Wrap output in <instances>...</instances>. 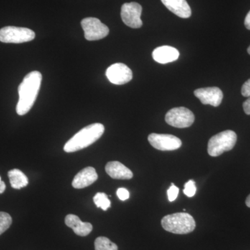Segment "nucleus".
I'll use <instances>...</instances> for the list:
<instances>
[{
    "instance_id": "12",
    "label": "nucleus",
    "mask_w": 250,
    "mask_h": 250,
    "mask_svg": "<svg viewBox=\"0 0 250 250\" xmlns=\"http://www.w3.org/2000/svg\"><path fill=\"white\" fill-rule=\"evenodd\" d=\"M98 178L96 170L93 167H86L75 175L72 181V187L77 189L89 187Z\"/></svg>"
},
{
    "instance_id": "21",
    "label": "nucleus",
    "mask_w": 250,
    "mask_h": 250,
    "mask_svg": "<svg viewBox=\"0 0 250 250\" xmlns=\"http://www.w3.org/2000/svg\"><path fill=\"white\" fill-rule=\"evenodd\" d=\"M197 188L193 180H189L184 185V193L187 197H192L196 193Z\"/></svg>"
},
{
    "instance_id": "10",
    "label": "nucleus",
    "mask_w": 250,
    "mask_h": 250,
    "mask_svg": "<svg viewBox=\"0 0 250 250\" xmlns=\"http://www.w3.org/2000/svg\"><path fill=\"white\" fill-rule=\"evenodd\" d=\"M106 77L111 83L116 85H123L132 80L133 73L127 65L122 62L113 64L108 67Z\"/></svg>"
},
{
    "instance_id": "20",
    "label": "nucleus",
    "mask_w": 250,
    "mask_h": 250,
    "mask_svg": "<svg viewBox=\"0 0 250 250\" xmlns=\"http://www.w3.org/2000/svg\"><path fill=\"white\" fill-rule=\"evenodd\" d=\"M12 224V218L9 213L0 212V235L8 229Z\"/></svg>"
},
{
    "instance_id": "7",
    "label": "nucleus",
    "mask_w": 250,
    "mask_h": 250,
    "mask_svg": "<svg viewBox=\"0 0 250 250\" xmlns=\"http://www.w3.org/2000/svg\"><path fill=\"white\" fill-rule=\"evenodd\" d=\"M166 122L170 126L177 128H187L195 121L193 113L188 108L176 107L172 108L166 115Z\"/></svg>"
},
{
    "instance_id": "29",
    "label": "nucleus",
    "mask_w": 250,
    "mask_h": 250,
    "mask_svg": "<svg viewBox=\"0 0 250 250\" xmlns=\"http://www.w3.org/2000/svg\"><path fill=\"white\" fill-rule=\"evenodd\" d=\"M248 54H250V46L249 47H248Z\"/></svg>"
},
{
    "instance_id": "14",
    "label": "nucleus",
    "mask_w": 250,
    "mask_h": 250,
    "mask_svg": "<svg viewBox=\"0 0 250 250\" xmlns=\"http://www.w3.org/2000/svg\"><path fill=\"white\" fill-rule=\"evenodd\" d=\"M65 223L73 230L75 234L80 236H86L93 230V225L89 223H83L77 215H67L65 218Z\"/></svg>"
},
{
    "instance_id": "2",
    "label": "nucleus",
    "mask_w": 250,
    "mask_h": 250,
    "mask_svg": "<svg viewBox=\"0 0 250 250\" xmlns=\"http://www.w3.org/2000/svg\"><path fill=\"white\" fill-rule=\"evenodd\" d=\"M104 129V126L100 123L85 126L65 143L64 151L67 153L75 152L88 147L101 138Z\"/></svg>"
},
{
    "instance_id": "22",
    "label": "nucleus",
    "mask_w": 250,
    "mask_h": 250,
    "mask_svg": "<svg viewBox=\"0 0 250 250\" xmlns=\"http://www.w3.org/2000/svg\"><path fill=\"white\" fill-rule=\"evenodd\" d=\"M179 189L174 184H171V187L167 190V198L170 202H174L178 197Z\"/></svg>"
},
{
    "instance_id": "28",
    "label": "nucleus",
    "mask_w": 250,
    "mask_h": 250,
    "mask_svg": "<svg viewBox=\"0 0 250 250\" xmlns=\"http://www.w3.org/2000/svg\"><path fill=\"white\" fill-rule=\"evenodd\" d=\"M246 204L247 205V207H249L250 208V195H249V196L247 197Z\"/></svg>"
},
{
    "instance_id": "9",
    "label": "nucleus",
    "mask_w": 250,
    "mask_h": 250,
    "mask_svg": "<svg viewBox=\"0 0 250 250\" xmlns=\"http://www.w3.org/2000/svg\"><path fill=\"white\" fill-rule=\"evenodd\" d=\"M148 141L151 146L161 151H172L182 146V141L173 135L151 134L148 136Z\"/></svg>"
},
{
    "instance_id": "16",
    "label": "nucleus",
    "mask_w": 250,
    "mask_h": 250,
    "mask_svg": "<svg viewBox=\"0 0 250 250\" xmlns=\"http://www.w3.org/2000/svg\"><path fill=\"white\" fill-rule=\"evenodd\" d=\"M166 8L176 16L182 18L191 16V9L187 0H161Z\"/></svg>"
},
{
    "instance_id": "19",
    "label": "nucleus",
    "mask_w": 250,
    "mask_h": 250,
    "mask_svg": "<svg viewBox=\"0 0 250 250\" xmlns=\"http://www.w3.org/2000/svg\"><path fill=\"white\" fill-rule=\"evenodd\" d=\"M93 201L98 208H101L104 210H106L111 207V201L104 192H98L94 196Z\"/></svg>"
},
{
    "instance_id": "1",
    "label": "nucleus",
    "mask_w": 250,
    "mask_h": 250,
    "mask_svg": "<svg viewBox=\"0 0 250 250\" xmlns=\"http://www.w3.org/2000/svg\"><path fill=\"white\" fill-rule=\"evenodd\" d=\"M42 79L40 72L32 71L24 77L20 84L18 87L19 100L16 106V112L19 116L27 114L34 106L40 90Z\"/></svg>"
},
{
    "instance_id": "4",
    "label": "nucleus",
    "mask_w": 250,
    "mask_h": 250,
    "mask_svg": "<svg viewBox=\"0 0 250 250\" xmlns=\"http://www.w3.org/2000/svg\"><path fill=\"white\" fill-rule=\"evenodd\" d=\"M237 141V135L231 130L222 131L210 138L208 143V153L210 156L216 157L229 152L234 147Z\"/></svg>"
},
{
    "instance_id": "26",
    "label": "nucleus",
    "mask_w": 250,
    "mask_h": 250,
    "mask_svg": "<svg viewBox=\"0 0 250 250\" xmlns=\"http://www.w3.org/2000/svg\"><path fill=\"white\" fill-rule=\"evenodd\" d=\"M245 26H246L247 29L250 30V11L247 14L246 19H245Z\"/></svg>"
},
{
    "instance_id": "5",
    "label": "nucleus",
    "mask_w": 250,
    "mask_h": 250,
    "mask_svg": "<svg viewBox=\"0 0 250 250\" xmlns=\"http://www.w3.org/2000/svg\"><path fill=\"white\" fill-rule=\"evenodd\" d=\"M35 33L24 27L8 26L0 29V41L4 43H22L29 42L35 38Z\"/></svg>"
},
{
    "instance_id": "18",
    "label": "nucleus",
    "mask_w": 250,
    "mask_h": 250,
    "mask_svg": "<svg viewBox=\"0 0 250 250\" xmlns=\"http://www.w3.org/2000/svg\"><path fill=\"white\" fill-rule=\"evenodd\" d=\"M95 250H118V246L106 237L100 236L95 241Z\"/></svg>"
},
{
    "instance_id": "15",
    "label": "nucleus",
    "mask_w": 250,
    "mask_h": 250,
    "mask_svg": "<svg viewBox=\"0 0 250 250\" xmlns=\"http://www.w3.org/2000/svg\"><path fill=\"white\" fill-rule=\"evenodd\" d=\"M106 173L115 179H131L133 172L119 161H110L105 167Z\"/></svg>"
},
{
    "instance_id": "27",
    "label": "nucleus",
    "mask_w": 250,
    "mask_h": 250,
    "mask_svg": "<svg viewBox=\"0 0 250 250\" xmlns=\"http://www.w3.org/2000/svg\"><path fill=\"white\" fill-rule=\"evenodd\" d=\"M5 189H6V184L1 181V177H0V194L3 193L5 191Z\"/></svg>"
},
{
    "instance_id": "23",
    "label": "nucleus",
    "mask_w": 250,
    "mask_h": 250,
    "mask_svg": "<svg viewBox=\"0 0 250 250\" xmlns=\"http://www.w3.org/2000/svg\"><path fill=\"white\" fill-rule=\"evenodd\" d=\"M117 196L122 201H125L129 198V192L128 191L127 189L124 188H120L118 189L116 192Z\"/></svg>"
},
{
    "instance_id": "24",
    "label": "nucleus",
    "mask_w": 250,
    "mask_h": 250,
    "mask_svg": "<svg viewBox=\"0 0 250 250\" xmlns=\"http://www.w3.org/2000/svg\"><path fill=\"white\" fill-rule=\"evenodd\" d=\"M241 93L243 96L246 98L250 97V79L243 83L241 88Z\"/></svg>"
},
{
    "instance_id": "8",
    "label": "nucleus",
    "mask_w": 250,
    "mask_h": 250,
    "mask_svg": "<svg viewBox=\"0 0 250 250\" xmlns=\"http://www.w3.org/2000/svg\"><path fill=\"white\" fill-rule=\"evenodd\" d=\"M142 6L136 2L125 3L122 6L121 18L128 27L139 29L143 26L141 19Z\"/></svg>"
},
{
    "instance_id": "17",
    "label": "nucleus",
    "mask_w": 250,
    "mask_h": 250,
    "mask_svg": "<svg viewBox=\"0 0 250 250\" xmlns=\"http://www.w3.org/2000/svg\"><path fill=\"white\" fill-rule=\"evenodd\" d=\"M11 187L15 189H21L29 184L27 176L18 169H13L8 172Z\"/></svg>"
},
{
    "instance_id": "11",
    "label": "nucleus",
    "mask_w": 250,
    "mask_h": 250,
    "mask_svg": "<svg viewBox=\"0 0 250 250\" xmlns=\"http://www.w3.org/2000/svg\"><path fill=\"white\" fill-rule=\"evenodd\" d=\"M194 95L203 104H209L218 107L222 103L223 93L218 87L198 88L194 91Z\"/></svg>"
},
{
    "instance_id": "13",
    "label": "nucleus",
    "mask_w": 250,
    "mask_h": 250,
    "mask_svg": "<svg viewBox=\"0 0 250 250\" xmlns=\"http://www.w3.org/2000/svg\"><path fill=\"white\" fill-rule=\"evenodd\" d=\"M152 57L155 62L159 63H168L179 59V52L177 49L171 46H161L153 51Z\"/></svg>"
},
{
    "instance_id": "3",
    "label": "nucleus",
    "mask_w": 250,
    "mask_h": 250,
    "mask_svg": "<svg viewBox=\"0 0 250 250\" xmlns=\"http://www.w3.org/2000/svg\"><path fill=\"white\" fill-rule=\"evenodd\" d=\"M161 225L166 231L175 234L191 233L196 227L195 220L187 213H176L166 215L161 220Z\"/></svg>"
},
{
    "instance_id": "6",
    "label": "nucleus",
    "mask_w": 250,
    "mask_h": 250,
    "mask_svg": "<svg viewBox=\"0 0 250 250\" xmlns=\"http://www.w3.org/2000/svg\"><path fill=\"white\" fill-rule=\"evenodd\" d=\"M87 41L101 40L108 36L109 29L96 18H86L81 22Z\"/></svg>"
},
{
    "instance_id": "25",
    "label": "nucleus",
    "mask_w": 250,
    "mask_h": 250,
    "mask_svg": "<svg viewBox=\"0 0 250 250\" xmlns=\"http://www.w3.org/2000/svg\"><path fill=\"white\" fill-rule=\"evenodd\" d=\"M243 109L247 115H250V97L243 103Z\"/></svg>"
}]
</instances>
